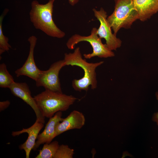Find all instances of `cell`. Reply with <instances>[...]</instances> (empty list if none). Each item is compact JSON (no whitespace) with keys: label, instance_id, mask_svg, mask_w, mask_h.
<instances>
[{"label":"cell","instance_id":"6da1fadb","mask_svg":"<svg viewBox=\"0 0 158 158\" xmlns=\"http://www.w3.org/2000/svg\"><path fill=\"white\" fill-rule=\"evenodd\" d=\"M55 1L49 0L45 4H40L36 0L33 1L29 16L36 29L41 30L49 36L61 38L65 36V33L58 27L53 18Z\"/></svg>","mask_w":158,"mask_h":158},{"label":"cell","instance_id":"7a4b0ae2","mask_svg":"<svg viewBox=\"0 0 158 158\" xmlns=\"http://www.w3.org/2000/svg\"><path fill=\"white\" fill-rule=\"evenodd\" d=\"M64 66H76L81 67L83 70V77L79 79H74L72 86L75 90L87 91L90 86L92 89L97 87V81L95 71L96 68L104 63L101 61L95 63H88L83 58L79 47H77L73 53H65L64 59Z\"/></svg>","mask_w":158,"mask_h":158},{"label":"cell","instance_id":"3957f363","mask_svg":"<svg viewBox=\"0 0 158 158\" xmlns=\"http://www.w3.org/2000/svg\"><path fill=\"white\" fill-rule=\"evenodd\" d=\"M33 97L42 116L49 118L58 112L67 110L77 99L71 95L46 90Z\"/></svg>","mask_w":158,"mask_h":158},{"label":"cell","instance_id":"277c9868","mask_svg":"<svg viewBox=\"0 0 158 158\" xmlns=\"http://www.w3.org/2000/svg\"><path fill=\"white\" fill-rule=\"evenodd\" d=\"M115 2L114 10L107 19L116 35L121 28H130L139 17L132 0H115Z\"/></svg>","mask_w":158,"mask_h":158},{"label":"cell","instance_id":"5b68a950","mask_svg":"<svg viewBox=\"0 0 158 158\" xmlns=\"http://www.w3.org/2000/svg\"><path fill=\"white\" fill-rule=\"evenodd\" d=\"M97 29L93 28L90 34L88 36H83L75 34L72 36L67 41L66 45L70 49H74L75 45L80 42L86 41L91 45L93 51L91 53L84 54V57L86 59H90L95 56L100 58H107L114 56V53L110 50L106 44H103L101 39L97 33Z\"/></svg>","mask_w":158,"mask_h":158},{"label":"cell","instance_id":"8992f818","mask_svg":"<svg viewBox=\"0 0 158 158\" xmlns=\"http://www.w3.org/2000/svg\"><path fill=\"white\" fill-rule=\"evenodd\" d=\"M64 60H60L52 64L46 71L42 70L36 80L37 87H43L45 90L62 92L59 75L61 68L64 67Z\"/></svg>","mask_w":158,"mask_h":158},{"label":"cell","instance_id":"52a82bcc","mask_svg":"<svg viewBox=\"0 0 158 158\" xmlns=\"http://www.w3.org/2000/svg\"><path fill=\"white\" fill-rule=\"evenodd\" d=\"M92 10L95 16L100 23L99 27L97 29V35L101 39L105 40L106 44L110 50H116L121 46L122 41L112 33L111 28L107 19V13L102 8L99 11L95 8Z\"/></svg>","mask_w":158,"mask_h":158},{"label":"cell","instance_id":"ba28073f","mask_svg":"<svg viewBox=\"0 0 158 158\" xmlns=\"http://www.w3.org/2000/svg\"><path fill=\"white\" fill-rule=\"evenodd\" d=\"M9 89L14 96L21 99L32 108L35 114L36 120L44 123L45 118L42 115L34 97L32 96L29 87L26 83L15 82Z\"/></svg>","mask_w":158,"mask_h":158},{"label":"cell","instance_id":"9c48e42d","mask_svg":"<svg viewBox=\"0 0 158 158\" xmlns=\"http://www.w3.org/2000/svg\"><path fill=\"white\" fill-rule=\"evenodd\" d=\"M37 40V38L34 35L30 36L28 38V41L30 44L29 54L23 66L15 71L17 77L25 75L35 81L41 73L42 70L36 66L34 56V49Z\"/></svg>","mask_w":158,"mask_h":158},{"label":"cell","instance_id":"30bf717a","mask_svg":"<svg viewBox=\"0 0 158 158\" xmlns=\"http://www.w3.org/2000/svg\"><path fill=\"white\" fill-rule=\"evenodd\" d=\"M62 115V111H60L49 118L43 131L38 134L33 150H36L41 145L49 143L56 137V127L63 120Z\"/></svg>","mask_w":158,"mask_h":158},{"label":"cell","instance_id":"8fae6325","mask_svg":"<svg viewBox=\"0 0 158 158\" xmlns=\"http://www.w3.org/2000/svg\"><path fill=\"white\" fill-rule=\"evenodd\" d=\"M44 126V123L36 120L33 125L29 128H23L21 130L12 132L13 136H18L24 133L28 134L26 141L19 146L20 150H23L25 151L26 158L30 157L31 151L33 149L39 133Z\"/></svg>","mask_w":158,"mask_h":158},{"label":"cell","instance_id":"7c38bea8","mask_svg":"<svg viewBox=\"0 0 158 158\" xmlns=\"http://www.w3.org/2000/svg\"><path fill=\"white\" fill-rule=\"evenodd\" d=\"M85 122V116L82 112L73 110L57 124L56 129V136L69 130L80 129L84 125Z\"/></svg>","mask_w":158,"mask_h":158},{"label":"cell","instance_id":"4fadbf2b","mask_svg":"<svg viewBox=\"0 0 158 158\" xmlns=\"http://www.w3.org/2000/svg\"><path fill=\"white\" fill-rule=\"evenodd\" d=\"M138 19L146 21L158 12V0H132Z\"/></svg>","mask_w":158,"mask_h":158},{"label":"cell","instance_id":"5bb4252c","mask_svg":"<svg viewBox=\"0 0 158 158\" xmlns=\"http://www.w3.org/2000/svg\"><path fill=\"white\" fill-rule=\"evenodd\" d=\"M59 146L58 141H54L49 143L44 144L39 150L35 158H54Z\"/></svg>","mask_w":158,"mask_h":158},{"label":"cell","instance_id":"9a60e30c","mask_svg":"<svg viewBox=\"0 0 158 158\" xmlns=\"http://www.w3.org/2000/svg\"><path fill=\"white\" fill-rule=\"evenodd\" d=\"M15 82L13 76L8 71L4 63L0 64V87L8 88Z\"/></svg>","mask_w":158,"mask_h":158},{"label":"cell","instance_id":"2e32d148","mask_svg":"<svg viewBox=\"0 0 158 158\" xmlns=\"http://www.w3.org/2000/svg\"><path fill=\"white\" fill-rule=\"evenodd\" d=\"M9 10L5 8L0 17V55L6 51H8L11 48V46L8 43V39L5 36L3 33L2 27V21L4 16Z\"/></svg>","mask_w":158,"mask_h":158},{"label":"cell","instance_id":"e0dca14e","mask_svg":"<svg viewBox=\"0 0 158 158\" xmlns=\"http://www.w3.org/2000/svg\"><path fill=\"white\" fill-rule=\"evenodd\" d=\"M74 150L67 145H59L54 158H72Z\"/></svg>","mask_w":158,"mask_h":158},{"label":"cell","instance_id":"ac0fdd59","mask_svg":"<svg viewBox=\"0 0 158 158\" xmlns=\"http://www.w3.org/2000/svg\"><path fill=\"white\" fill-rule=\"evenodd\" d=\"M10 104V102L8 100H6L0 102V111H2L8 107Z\"/></svg>","mask_w":158,"mask_h":158},{"label":"cell","instance_id":"d6986e66","mask_svg":"<svg viewBox=\"0 0 158 158\" xmlns=\"http://www.w3.org/2000/svg\"><path fill=\"white\" fill-rule=\"evenodd\" d=\"M155 95L158 101V92H157L155 93ZM152 120L157 123V125L158 126V112L155 113L153 115Z\"/></svg>","mask_w":158,"mask_h":158},{"label":"cell","instance_id":"ffe728a7","mask_svg":"<svg viewBox=\"0 0 158 158\" xmlns=\"http://www.w3.org/2000/svg\"><path fill=\"white\" fill-rule=\"evenodd\" d=\"M80 0H68L69 4L72 6H74L77 4Z\"/></svg>","mask_w":158,"mask_h":158}]
</instances>
